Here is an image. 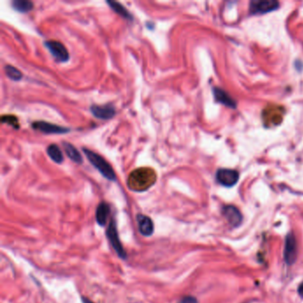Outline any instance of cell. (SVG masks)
<instances>
[{
	"mask_svg": "<svg viewBox=\"0 0 303 303\" xmlns=\"http://www.w3.org/2000/svg\"><path fill=\"white\" fill-rule=\"evenodd\" d=\"M156 180V173L154 169L150 167H141L130 173L127 184L133 191H145L153 185Z\"/></svg>",
	"mask_w": 303,
	"mask_h": 303,
	"instance_id": "obj_1",
	"label": "cell"
},
{
	"mask_svg": "<svg viewBox=\"0 0 303 303\" xmlns=\"http://www.w3.org/2000/svg\"><path fill=\"white\" fill-rule=\"evenodd\" d=\"M83 152L87 157L88 160L93 165L98 171L100 172L106 179L109 181L116 180V173L112 166L108 164V162L97 153L84 148Z\"/></svg>",
	"mask_w": 303,
	"mask_h": 303,
	"instance_id": "obj_2",
	"label": "cell"
},
{
	"mask_svg": "<svg viewBox=\"0 0 303 303\" xmlns=\"http://www.w3.org/2000/svg\"><path fill=\"white\" fill-rule=\"evenodd\" d=\"M106 234H107L108 238L114 250L116 251L117 255L122 259H127V253L123 248L122 244L119 240V237H118V233H117V224H116L115 220L111 219V220L109 221Z\"/></svg>",
	"mask_w": 303,
	"mask_h": 303,
	"instance_id": "obj_3",
	"label": "cell"
},
{
	"mask_svg": "<svg viewBox=\"0 0 303 303\" xmlns=\"http://www.w3.org/2000/svg\"><path fill=\"white\" fill-rule=\"evenodd\" d=\"M44 45L48 49L49 52L60 63H66L69 59V54L66 46L60 41L49 40L44 42Z\"/></svg>",
	"mask_w": 303,
	"mask_h": 303,
	"instance_id": "obj_4",
	"label": "cell"
},
{
	"mask_svg": "<svg viewBox=\"0 0 303 303\" xmlns=\"http://www.w3.org/2000/svg\"><path fill=\"white\" fill-rule=\"evenodd\" d=\"M239 179L238 172L229 169V168H222L219 169L216 173V180L217 181L225 187H232L234 186Z\"/></svg>",
	"mask_w": 303,
	"mask_h": 303,
	"instance_id": "obj_5",
	"label": "cell"
},
{
	"mask_svg": "<svg viewBox=\"0 0 303 303\" xmlns=\"http://www.w3.org/2000/svg\"><path fill=\"white\" fill-rule=\"evenodd\" d=\"M31 127L35 130L44 132L45 134H63L69 132V129L67 127H61L45 121H35L32 123Z\"/></svg>",
	"mask_w": 303,
	"mask_h": 303,
	"instance_id": "obj_6",
	"label": "cell"
},
{
	"mask_svg": "<svg viewBox=\"0 0 303 303\" xmlns=\"http://www.w3.org/2000/svg\"><path fill=\"white\" fill-rule=\"evenodd\" d=\"M283 258L285 262L289 265L294 263L297 258V242L295 237L292 233L287 235L285 238Z\"/></svg>",
	"mask_w": 303,
	"mask_h": 303,
	"instance_id": "obj_7",
	"label": "cell"
},
{
	"mask_svg": "<svg viewBox=\"0 0 303 303\" xmlns=\"http://www.w3.org/2000/svg\"><path fill=\"white\" fill-rule=\"evenodd\" d=\"M279 6V2L273 0H260L252 1L250 3V12L251 14H266L277 9Z\"/></svg>",
	"mask_w": 303,
	"mask_h": 303,
	"instance_id": "obj_8",
	"label": "cell"
},
{
	"mask_svg": "<svg viewBox=\"0 0 303 303\" xmlns=\"http://www.w3.org/2000/svg\"><path fill=\"white\" fill-rule=\"evenodd\" d=\"M223 215L232 227H238L243 220V215L234 205H226L223 207Z\"/></svg>",
	"mask_w": 303,
	"mask_h": 303,
	"instance_id": "obj_9",
	"label": "cell"
},
{
	"mask_svg": "<svg viewBox=\"0 0 303 303\" xmlns=\"http://www.w3.org/2000/svg\"><path fill=\"white\" fill-rule=\"evenodd\" d=\"M91 112L99 119L108 120L115 116L116 109L110 105H93L91 107Z\"/></svg>",
	"mask_w": 303,
	"mask_h": 303,
	"instance_id": "obj_10",
	"label": "cell"
},
{
	"mask_svg": "<svg viewBox=\"0 0 303 303\" xmlns=\"http://www.w3.org/2000/svg\"><path fill=\"white\" fill-rule=\"evenodd\" d=\"M137 222L141 234L143 235L144 237H150L153 234L154 223L149 216L144 215H137Z\"/></svg>",
	"mask_w": 303,
	"mask_h": 303,
	"instance_id": "obj_11",
	"label": "cell"
},
{
	"mask_svg": "<svg viewBox=\"0 0 303 303\" xmlns=\"http://www.w3.org/2000/svg\"><path fill=\"white\" fill-rule=\"evenodd\" d=\"M110 214V207L106 202H102L98 205L96 210V220L100 226H105Z\"/></svg>",
	"mask_w": 303,
	"mask_h": 303,
	"instance_id": "obj_12",
	"label": "cell"
},
{
	"mask_svg": "<svg viewBox=\"0 0 303 303\" xmlns=\"http://www.w3.org/2000/svg\"><path fill=\"white\" fill-rule=\"evenodd\" d=\"M63 145H64V152L67 154L69 159H71L72 161L77 163V164H82L83 163V157L77 150L76 147L66 142H64Z\"/></svg>",
	"mask_w": 303,
	"mask_h": 303,
	"instance_id": "obj_13",
	"label": "cell"
},
{
	"mask_svg": "<svg viewBox=\"0 0 303 303\" xmlns=\"http://www.w3.org/2000/svg\"><path fill=\"white\" fill-rule=\"evenodd\" d=\"M214 93H215V97L217 102L223 103L226 106H229V107L235 108L236 106V103L233 101V99L223 90H221L220 88H215Z\"/></svg>",
	"mask_w": 303,
	"mask_h": 303,
	"instance_id": "obj_14",
	"label": "cell"
},
{
	"mask_svg": "<svg viewBox=\"0 0 303 303\" xmlns=\"http://www.w3.org/2000/svg\"><path fill=\"white\" fill-rule=\"evenodd\" d=\"M108 5H109V7L117 13V15L122 16L123 18L127 20H132V15L130 14V12L120 3H118L117 1H107Z\"/></svg>",
	"mask_w": 303,
	"mask_h": 303,
	"instance_id": "obj_15",
	"label": "cell"
},
{
	"mask_svg": "<svg viewBox=\"0 0 303 303\" xmlns=\"http://www.w3.org/2000/svg\"><path fill=\"white\" fill-rule=\"evenodd\" d=\"M12 6L20 13H28L34 8V4L29 0H15L12 2Z\"/></svg>",
	"mask_w": 303,
	"mask_h": 303,
	"instance_id": "obj_16",
	"label": "cell"
},
{
	"mask_svg": "<svg viewBox=\"0 0 303 303\" xmlns=\"http://www.w3.org/2000/svg\"><path fill=\"white\" fill-rule=\"evenodd\" d=\"M46 152H47L49 157L53 161L57 163V164H62L64 162V154L57 145H55V144L49 145Z\"/></svg>",
	"mask_w": 303,
	"mask_h": 303,
	"instance_id": "obj_17",
	"label": "cell"
},
{
	"mask_svg": "<svg viewBox=\"0 0 303 303\" xmlns=\"http://www.w3.org/2000/svg\"><path fill=\"white\" fill-rule=\"evenodd\" d=\"M5 75L14 81H19L22 78V73L20 71L19 69L15 68L12 65H5Z\"/></svg>",
	"mask_w": 303,
	"mask_h": 303,
	"instance_id": "obj_18",
	"label": "cell"
},
{
	"mask_svg": "<svg viewBox=\"0 0 303 303\" xmlns=\"http://www.w3.org/2000/svg\"><path fill=\"white\" fill-rule=\"evenodd\" d=\"M1 122L3 124H8L11 127H14L15 129H19V120L15 115H9V114L2 115Z\"/></svg>",
	"mask_w": 303,
	"mask_h": 303,
	"instance_id": "obj_19",
	"label": "cell"
},
{
	"mask_svg": "<svg viewBox=\"0 0 303 303\" xmlns=\"http://www.w3.org/2000/svg\"><path fill=\"white\" fill-rule=\"evenodd\" d=\"M178 303H198L197 300L193 297V296H185L181 299V301H179Z\"/></svg>",
	"mask_w": 303,
	"mask_h": 303,
	"instance_id": "obj_20",
	"label": "cell"
},
{
	"mask_svg": "<svg viewBox=\"0 0 303 303\" xmlns=\"http://www.w3.org/2000/svg\"><path fill=\"white\" fill-rule=\"evenodd\" d=\"M298 293L299 294H300V296L303 298V283H301V284L299 285Z\"/></svg>",
	"mask_w": 303,
	"mask_h": 303,
	"instance_id": "obj_21",
	"label": "cell"
},
{
	"mask_svg": "<svg viewBox=\"0 0 303 303\" xmlns=\"http://www.w3.org/2000/svg\"><path fill=\"white\" fill-rule=\"evenodd\" d=\"M82 302H83V303H94L92 301H90L89 299L86 298V297H82Z\"/></svg>",
	"mask_w": 303,
	"mask_h": 303,
	"instance_id": "obj_22",
	"label": "cell"
}]
</instances>
